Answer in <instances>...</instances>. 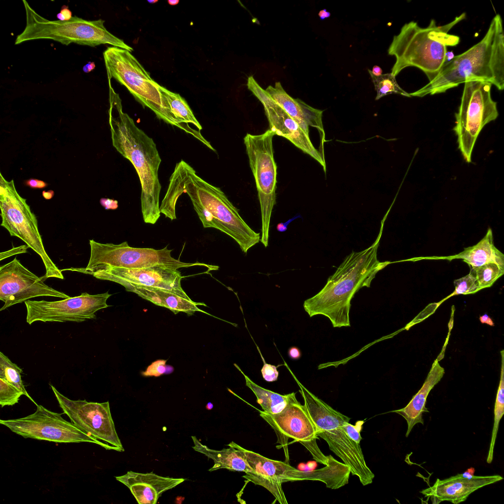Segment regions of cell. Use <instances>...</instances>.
I'll list each match as a JSON object with an SVG mask.
<instances>
[{"mask_svg":"<svg viewBox=\"0 0 504 504\" xmlns=\"http://www.w3.org/2000/svg\"><path fill=\"white\" fill-rule=\"evenodd\" d=\"M111 296L108 291L97 294L83 292L59 301L28 300L24 302L26 322L31 325L36 321L81 322L95 319L96 312L109 306L106 302Z\"/></svg>","mask_w":504,"mask_h":504,"instance_id":"obj_14","label":"cell"},{"mask_svg":"<svg viewBox=\"0 0 504 504\" xmlns=\"http://www.w3.org/2000/svg\"><path fill=\"white\" fill-rule=\"evenodd\" d=\"M183 193L189 196L204 228L219 230L232 238L247 253L260 241V233L254 231L243 219L238 210L219 188L206 182L188 163H177L160 206V213L171 220L176 219V205Z\"/></svg>","mask_w":504,"mask_h":504,"instance_id":"obj_1","label":"cell"},{"mask_svg":"<svg viewBox=\"0 0 504 504\" xmlns=\"http://www.w3.org/2000/svg\"><path fill=\"white\" fill-rule=\"evenodd\" d=\"M453 257L463 259L472 267L493 262L504 268V255L494 246L491 229H488L485 237L476 245L466 248Z\"/></svg>","mask_w":504,"mask_h":504,"instance_id":"obj_28","label":"cell"},{"mask_svg":"<svg viewBox=\"0 0 504 504\" xmlns=\"http://www.w3.org/2000/svg\"><path fill=\"white\" fill-rule=\"evenodd\" d=\"M165 122L177 126L191 134L211 150L215 151L209 142L202 135L201 125L194 116L186 100L179 94L159 85Z\"/></svg>","mask_w":504,"mask_h":504,"instance_id":"obj_22","label":"cell"},{"mask_svg":"<svg viewBox=\"0 0 504 504\" xmlns=\"http://www.w3.org/2000/svg\"><path fill=\"white\" fill-rule=\"evenodd\" d=\"M503 479L499 474L487 476H475L467 478L459 473L449 478L437 479L432 486L422 490L420 493L430 497L433 504L448 501L458 504L465 501L471 494L486 485Z\"/></svg>","mask_w":504,"mask_h":504,"instance_id":"obj_20","label":"cell"},{"mask_svg":"<svg viewBox=\"0 0 504 504\" xmlns=\"http://www.w3.org/2000/svg\"><path fill=\"white\" fill-rule=\"evenodd\" d=\"M265 91L308 135L309 126L316 127L319 131L323 130L321 121L323 111L312 107L299 98H293L286 93L279 82H276L274 86H268Z\"/></svg>","mask_w":504,"mask_h":504,"instance_id":"obj_23","label":"cell"},{"mask_svg":"<svg viewBox=\"0 0 504 504\" xmlns=\"http://www.w3.org/2000/svg\"><path fill=\"white\" fill-rule=\"evenodd\" d=\"M248 88L262 104L269 122L270 129L275 135L290 141L303 152L309 155L326 171L324 158L315 149L308 135L299 125L250 76L248 79Z\"/></svg>","mask_w":504,"mask_h":504,"instance_id":"obj_19","label":"cell"},{"mask_svg":"<svg viewBox=\"0 0 504 504\" xmlns=\"http://www.w3.org/2000/svg\"><path fill=\"white\" fill-rule=\"evenodd\" d=\"M166 360H158L148 367L146 370L142 373L144 376L158 377L164 374L166 370Z\"/></svg>","mask_w":504,"mask_h":504,"instance_id":"obj_37","label":"cell"},{"mask_svg":"<svg viewBox=\"0 0 504 504\" xmlns=\"http://www.w3.org/2000/svg\"><path fill=\"white\" fill-rule=\"evenodd\" d=\"M184 499L185 498L183 497L178 496L176 498L175 502L177 504H181L184 501Z\"/></svg>","mask_w":504,"mask_h":504,"instance_id":"obj_53","label":"cell"},{"mask_svg":"<svg viewBox=\"0 0 504 504\" xmlns=\"http://www.w3.org/2000/svg\"><path fill=\"white\" fill-rule=\"evenodd\" d=\"M29 248V247L28 245H24L17 247H13L7 251L1 252L0 260L1 261L14 255L28 252V249Z\"/></svg>","mask_w":504,"mask_h":504,"instance_id":"obj_39","label":"cell"},{"mask_svg":"<svg viewBox=\"0 0 504 504\" xmlns=\"http://www.w3.org/2000/svg\"><path fill=\"white\" fill-rule=\"evenodd\" d=\"M470 80L489 82L499 90H504V32L499 14L492 19L480 41L445 63L431 81L409 94L422 97L443 93Z\"/></svg>","mask_w":504,"mask_h":504,"instance_id":"obj_4","label":"cell"},{"mask_svg":"<svg viewBox=\"0 0 504 504\" xmlns=\"http://www.w3.org/2000/svg\"><path fill=\"white\" fill-rule=\"evenodd\" d=\"M108 78H114L124 86L143 106L165 122L159 85L130 52L117 47H109L103 52Z\"/></svg>","mask_w":504,"mask_h":504,"instance_id":"obj_12","label":"cell"},{"mask_svg":"<svg viewBox=\"0 0 504 504\" xmlns=\"http://www.w3.org/2000/svg\"><path fill=\"white\" fill-rule=\"evenodd\" d=\"M299 217H300L299 216H295V217H294L289 219L285 222H280V223H279L277 224V227H276L277 230L279 232H285L287 229V226H288V224L290 222H291L293 220H294L296 219L297 218H298Z\"/></svg>","mask_w":504,"mask_h":504,"instance_id":"obj_44","label":"cell"},{"mask_svg":"<svg viewBox=\"0 0 504 504\" xmlns=\"http://www.w3.org/2000/svg\"><path fill=\"white\" fill-rule=\"evenodd\" d=\"M147 1L149 2L150 3L153 4V3L157 2L158 1V0H147Z\"/></svg>","mask_w":504,"mask_h":504,"instance_id":"obj_55","label":"cell"},{"mask_svg":"<svg viewBox=\"0 0 504 504\" xmlns=\"http://www.w3.org/2000/svg\"><path fill=\"white\" fill-rule=\"evenodd\" d=\"M377 94L376 100L392 94H398L404 96L411 97L410 94L404 90L397 83L395 76L391 73L382 74L379 76L374 75L368 69Z\"/></svg>","mask_w":504,"mask_h":504,"instance_id":"obj_32","label":"cell"},{"mask_svg":"<svg viewBox=\"0 0 504 504\" xmlns=\"http://www.w3.org/2000/svg\"><path fill=\"white\" fill-rule=\"evenodd\" d=\"M95 63L93 62H89L83 67V71L85 73H89L95 68Z\"/></svg>","mask_w":504,"mask_h":504,"instance_id":"obj_47","label":"cell"},{"mask_svg":"<svg viewBox=\"0 0 504 504\" xmlns=\"http://www.w3.org/2000/svg\"><path fill=\"white\" fill-rule=\"evenodd\" d=\"M109 86V124L112 145L134 166L141 183L143 220L154 224L161 213V186L158 171L161 159L153 138L137 127L133 119L123 111L121 99Z\"/></svg>","mask_w":504,"mask_h":504,"instance_id":"obj_3","label":"cell"},{"mask_svg":"<svg viewBox=\"0 0 504 504\" xmlns=\"http://www.w3.org/2000/svg\"><path fill=\"white\" fill-rule=\"evenodd\" d=\"M191 438L194 445L192 446L193 449L214 461V465L209 470V472L225 469L246 473L255 472L246 461L237 454L236 449L233 447L228 445L229 447L227 448L220 450H214L202 444L196 437L192 436Z\"/></svg>","mask_w":504,"mask_h":504,"instance_id":"obj_27","label":"cell"},{"mask_svg":"<svg viewBox=\"0 0 504 504\" xmlns=\"http://www.w3.org/2000/svg\"><path fill=\"white\" fill-rule=\"evenodd\" d=\"M318 15L320 20H323L329 17L331 14L329 11H327L326 9H324L319 11Z\"/></svg>","mask_w":504,"mask_h":504,"instance_id":"obj_48","label":"cell"},{"mask_svg":"<svg viewBox=\"0 0 504 504\" xmlns=\"http://www.w3.org/2000/svg\"><path fill=\"white\" fill-rule=\"evenodd\" d=\"M479 320L481 323H486L491 326H494V323L490 317L487 314H484L479 317Z\"/></svg>","mask_w":504,"mask_h":504,"instance_id":"obj_45","label":"cell"},{"mask_svg":"<svg viewBox=\"0 0 504 504\" xmlns=\"http://www.w3.org/2000/svg\"><path fill=\"white\" fill-rule=\"evenodd\" d=\"M386 213L381 221L379 233L369 247L358 252L352 251L327 279L322 289L303 304L310 317L323 315L333 327H350V301L363 287H370L377 274L392 262L380 261L378 250L381 238Z\"/></svg>","mask_w":504,"mask_h":504,"instance_id":"obj_2","label":"cell"},{"mask_svg":"<svg viewBox=\"0 0 504 504\" xmlns=\"http://www.w3.org/2000/svg\"><path fill=\"white\" fill-rule=\"evenodd\" d=\"M24 395L16 387L0 378V405L1 407L13 406L18 403L20 397Z\"/></svg>","mask_w":504,"mask_h":504,"instance_id":"obj_36","label":"cell"},{"mask_svg":"<svg viewBox=\"0 0 504 504\" xmlns=\"http://www.w3.org/2000/svg\"><path fill=\"white\" fill-rule=\"evenodd\" d=\"M444 374V369L440 365L438 359H436L422 387L408 404L402 409L391 411L400 414L406 420L408 424L406 437L409 436L416 424H424L423 413L429 412L426 407L427 398L430 391L441 380Z\"/></svg>","mask_w":504,"mask_h":504,"instance_id":"obj_26","label":"cell"},{"mask_svg":"<svg viewBox=\"0 0 504 504\" xmlns=\"http://www.w3.org/2000/svg\"><path fill=\"white\" fill-rule=\"evenodd\" d=\"M72 17V12L69 9L68 6L63 5L61 9L57 15V18L58 20L62 21H67L69 20Z\"/></svg>","mask_w":504,"mask_h":504,"instance_id":"obj_40","label":"cell"},{"mask_svg":"<svg viewBox=\"0 0 504 504\" xmlns=\"http://www.w3.org/2000/svg\"><path fill=\"white\" fill-rule=\"evenodd\" d=\"M234 365L244 376L246 386L251 389L255 395L256 402L261 407L263 412L270 414L279 413L295 396L296 393L294 392L281 395L259 386L244 374L237 364Z\"/></svg>","mask_w":504,"mask_h":504,"instance_id":"obj_29","label":"cell"},{"mask_svg":"<svg viewBox=\"0 0 504 504\" xmlns=\"http://www.w3.org/2000/svg\"><path fill=\"white\" fill-rule=\"evenodd\" d=\"M130 490L139 504H156L162 494L185 481L182 478L158 475L153 472L140 473L128 471L115 477Z\"/></svg>","mask_w":504,"mask_h":504,"instance_id":"obj_21","label":"cell"},{"mask_svg":"<svg viewBox=\"0 0 504 504\" xmlns=\"http://www.w3.org/2000/svg\"><path fill=\"white\" fill-rule=\"evenodd\" d=\"M288 354L291 359L297 360L301 357V352L297 347L292 346L288 349Z\"/></svg>","mask_w":504,"mask_h":504,"instance_id":"obj_43","label":"cell"},{"mask_svg":"<svg viewBox=\"0 0 504 504\" xmlns=\"http://www.w3.org/2000/svg\"><path fill=\"white\" fill-rule=\"evenodd\" d=\"M0 225L10 236L20 238L41 257L46 273L43 278L64 279L62 271L46 252L38 230L36 217L25 198L17 192L13 180L7 181L0 174Z\"/></svg>","mask_w":504,"mask_h":504,"instance_id":"obj_8","label":"cell"},{"mask_svg":"<svg viewBox=\"0 0 504 504\" xmlns=\"http://www.w3.org/2000/svg\"><path fill=\"white\" fill-rule=\"evenodd\" d=\"M212 407L213 405L210 403H208L207 405L206 406V408L208 410H210Z\"/></svg>","mask_w":504,"mask_h":504,"instance_id":"obj_54","label":"cell"},{"mask_svg":"<svg viewBox=\"0 0 504 504\" xmlns=\"http://www.w3.org/2000/svg\"><path fill=\"white\" fill-rule=\"evenodd\" d=\"M475 472V469L474 468L471 467L468 469L465 472L462 473H459L460 475L464 478H471L474 476V473Z\"/></svg>","mask_w":504,"mask_h":504,"instance_id":"obj_46","label":"cell"},{"mask_svg":"<svg viewBox=\"0 0 504 504\" xmlns=\"http://www.w3.org/2000/svg\"><path fill=\"white\" fill-rule=\"evenodd\" d=\"M42 194H43V196L46 199H50V198H52L53 197V196L54 195V192L52 190H49L47 192H46L45 191H43V192H42Z\"/></svg>","mask_w":504,"mask_h":504,"instance_id":"obj_50","label":"cell"},{"mask_svg":"<svg viewBox=\"0 0 504 504\" xmlns=\"http://www.w3.org/2000/svg\"><path fill=\"white\" fill-rule=\"evenodd\" d=\"M87 274L94 278L115 282L123 286L133 284L171 290L190 298L181 286L183 277L177 269L156 266L141 268H124L108 265L99 266Z\"/></svg>","mask_w":504,"mask_h":504,"instance_id":"obj_18","label":"cell"},{"mask_svg":"<svg viewBox=\"0 0 504 504\" xmlns=\"http://www.w3.org/2000/svg\"><path fill=\"white\" fill-rule=\"evenodd\" d=\"M228 445L235 448L237 454L257 473L267 476L282 483L302 480V471L292 467L288 463L270 459L248 450L233 441Z\"/></svg>","mask_w":504,"mask_h":504,"instance_id":"obj_24","label":"cell"},{"mask_svg":"<svg viewBox=\"0 0 504 504\" xmlns=\"http://www.w3.org/2000/svg\"><path fill=\"white\" fill-rule=\"evenodd\" d=\"M371 73L376 76H379L382 75V70L378 65H374L373 67L372 70H371Z\"/></svg>","mask_w":504,"mask_h":504,"instance_id":"obj_49","label":"cell"},{"mask_svg":"<svg viewBox=\"0 0 504 504\" xmlns=\"http://www.w3.org/2000/svg\"><path fill=\"white\" fill-rule=\"evenodd\" d=\"M22 372L21 368L13 363L2 352H0V378L5 379L16 387L37 406L25 389L21 378Z\"/></svg>","mask_w":504,"mask_h":504,"instance_id":"obj_31","label":"cell"},{"mask_svg":"<svg viewBox=\"0 0 504 504\" xmlns=\"http://www.w3.org/2000/svg\"><path fill=\"white\" fill-rule=\"evenodd\" d=\"M260 415L274 429L278 439H293L303 445L317 462L327 464V456L322 452L316 442L315 425L296 396L280 412L270 414L260 411Z\"/></svg>","mask_w":504,"mask_h":504,"instance_id":"obj_16","label":"cell"},{"mask_svg":"<svg viewBox=\"0 0 504 504\" xmlns=\"http://www.w3.org/2000/svg\"><path fill=\"white\" fill-rule=\"evenodd\" d=\"M500 352L502 356L501 378L495 403L493 427L486 459L488 464L491 463L493 459L494 449L499 423L504 413V350H502Z\"/></svg>","mask_w":504,"mask_h":504,"instance_id":"obj_30","label":"cell"},{"mask_svg":"<svg viewBox=\"0 0 504 504\" xmlns=\"http://www.w3.org/2000/svg\"><path fill=\"white\" fill-rule=\"evenodd\" d=\"M100 203L106 210H115L118 207V201L117 200L109 198H101L100 200Z\"/></svg>","mask_w":504,"mask_h":504,"instance_id":"obj_42","label":"cell"},{"mask_svg":"<svg viewBox=\"0 0 504 504\" xmlns=\"http://www.w3.org/2000/svg\"><path fill=\"white\" fill-rule=\"evenodd\" d=\"M243 477L256 485H260L268 490L280 504H287V501L282 487V483L260 473L249 472Z\"/></svg>","mask_w":504,"mask_h":504,"instance_id":"obj_33","label":"cell"},{"mask_svg":"<svg viewBox=\"0 0 504 504\" xmlns=\"http://www.w3.org/2000/svg\"><path fill=\"white\" fill-rule=\"evenodd\" d=\"M455 289L449 296L458 294L474 293L481 289L479 283L473 272L454 281Z\"/></svg>","mask_w":504,"mask_h":504,"instance_id":"obj_35","label":"cell"},{"mask_svg":"<svg viewBox=\"0 0 504 504\" xmlns=\"http://www.w3.org/2000/svg\"><path fill=\"white\" fill-rule=\"evenodd\" d=\"M454 57L455 56L454 55L453 52L452 51L448 52H447L446 55L445 63L451 61Z\"/></svg>","mask_w":504,"mask_h":504,"instance_id":"obj_51","label":"cell"},{"mask_svg":"<svg viewBox=\"0 0 504 504\" xmlns=\"http://www.w3.org/2000/svg\"><path fill=\"white\" fill-rule=\"evenodd\" d=\"M26 25L17 35L15 44L37 39H51L68 45L71 43L95 47L110 44L131 52L133 48L121 39L110 33L102 19L87 20L76 16L67 21L49 20L38 14L23 0Z\"/></svg>","mask_w":504,"mask_h":504,"instance_id":"obj_7","label":"cell"},{"mask_svg":"<svg viewBox=\"0 0 504 504\" xmlns=\"http://www.w3.org/2000/svg\"><path fill=\"white\" fill-rule=\"evenodd\" d=\"M24 184L31 188L43 189L47 186V183L36 179H30L24 182Z\"/></svg>","mask_w":504,"mask_h":504,"instance_id":"obj_41","label":"cell"},{"mask_svg":"<svg viewBox=\"0 0 504 504\" xmlns=\"http://www.w3.org/2000/svg\"><path fill=\"white\" fill-rule=\"evenodd\" d=\"M123 286L127 291L135 293L156 305L166 308L175 314L184 312L191 315L198 311L207 314L197 307L207 306L204 303L195 302L170 290L133 284H126Z\"/></svg>","mask_w":504,"mask_h":504,"instance_id":"obj_25","label":"cell"},{"mask_svg":"<svg viewBox=\"0 0 504 504\" xmlns=\"http://www.w3.org/2000/svg\"><path fill=\"white\" fill-rule=\"evenodd\" d=\"M293 376L300 387L304 405L315 425L317 436L327 442L330 450L349 468L350 473L357 476L363 486L371 484L375 475L366 463L360 444L350 438L345 430L350 417L315 396Z\"/></svg>","mask_w":504,"mask_h":504,"instance_id":"obj_6","label":"cell"},{"mask_svg":"<svg viewBox=\"0 0 504 504\" xmlns=\"http://www.w3.org/2000/svg\"><path fill=\"white\" fill-rule=\"evenodd\" d=\"M61 414L51 411L41 405L24 417L0 420V423L24 438H32L58 443L87 442L113 450L108 444L84 432L73 423L64 420Z\"/></svg>","mask_w":504,"mask_h":504,"instance_id":"obj_13","label":"cell"},{"mask_svg":"<svg viewBox=\"0 0 504 504\" xmlns=\"http://www.w3.org/2000/svg\"><path fill=\"white\" fill-rule=\"evenodd\" d=\"M59 406L73 423L84 432L108 444L112 449L124 452L125 449L117 433L109 403L72 400L50 384Z\"/></svg>","mask_w":504,"mask_h":504,"instance_id":"obj_15","label":"cell"},{"mask_svg":"<svg viewBox=\"0 0 504 504\" xmlns=\"http://www.w3.org/2000/svg\"><path fill=\"white\" fill-rule=\"evenodd\" d=\"M492 84L480 80H470L464 87L458 111L455 114L458 149L465 160L471 162L472 152L483 127L495 120L499 113L497 102L491 96Z\"/></svg>","mask_w":504,"mask_h":504,"instance_id":"obj_9","label":"cell"},{"mask_svg":"<svg viewBox=\"0 0 504 504\" xmlns=\"http://www.w3.org/2000/svg\"><path fill=\"white\" fill-rule=\"evenodd\" d=\"M39 296L63 299L70 297L45 284L43 277H39L35 275L24 266L16 257L0 266V300L4 304L0 311Z\"/></svg>","mask_w":504,"mask_h":504,"instance_id":"obj_17","label":"cell"},{"mask_svg":"<svg viewBox=\"0 0 504 504\" xmlns=\"http://www.w3.org/2000/svg\"><path fill=\"white\" fill-rule=\"evenodd\" d=\"M90 257L87 267L75 269L79 272L87 274L101 265H108L124 268H141L156 266H165L179 269L195 266H204L209 270H215L216 266L195 262L186 263L173 257L172 250L167 246L160 249L134 248L129 246L127 242L120 244H103L94 240H89Z\"/></svg>","mask_w":504,"mask_h":504,"instance_id":"obj_11","label":"cell"},{"mask_svg":"<svg viewBox=\"0 0 504 504\" xmlns=\"http://www.w3.org/2000/svg\"><path fill=\"white\" fill-rule=\"evenodd\" d=\"M167 2H168V4L169 5H177L179 2V0H168L167 1Z\"/></svg>","mask_w":504,"mask_h":504,"instance_id":"obj_52","label":"cell"},{"mask_svg":"<svg viewBox=\"0 0 504 504\" xmlns=\"http://www.w3.org/2000/svg\"><path fill=\"white\" fill-rule=\"evenodd\" d=\"M263 362L264 364L261 370L263 378L267 381H276L279 375L277 367L275 366L266 363L264 359Z\"/></svg>","mask_w":504,"mask_h":504,"instance_id":"obj_38","label":"cell"},{"mask_svg":"<svg viewBox=\"0 0 504 504\" xmlns=\"http://www.w3.org/2000/svg\"><path fill=\"white\" fill-rule=\"evenodd\" d=\"M481 289L491 286L504 273V268L495 262H489L477 267H472Z\"/></svg>","mask_w":504,"mask_h":504,"instance_id":"obj_34","label":"cell"},{"mask_svg":"<svg viewBox=\"0 0 504 504\" xmlns=\"http://www.w3.org/2000/svg\"><path fill=\"white\" fill-rule=\"evenodd\" d=\"M275 135L269 129L260 134L248 133L244 138L260 206L262 227L260 241L265 248L268 246L271 218L276 203L277 167L273 146Z\"/></svg>","mask_w":504,"mask_h":504,"instance_id":"obj_10","label":"cell"},{"mask_svg":"<svg viewBox=\"0 0 504 504\" xmlns=\"http://www.w3.org/2000/svg\"><path fill=\"white\" fill-rule=\"evenodd\" d=\"M466 16L463 12L442 26L437 25L434 19L425 28L413 21L404 24L388 50V54L396 58L391 73L396 77L404 68L415 67L431 81L445 63L447 47L456 46L460 41L458 36L449 31Z\"/></svg>","mask_w":504,"mask_h":504,"instance_id":"obj_5","label":"cell"}]
</instances>
